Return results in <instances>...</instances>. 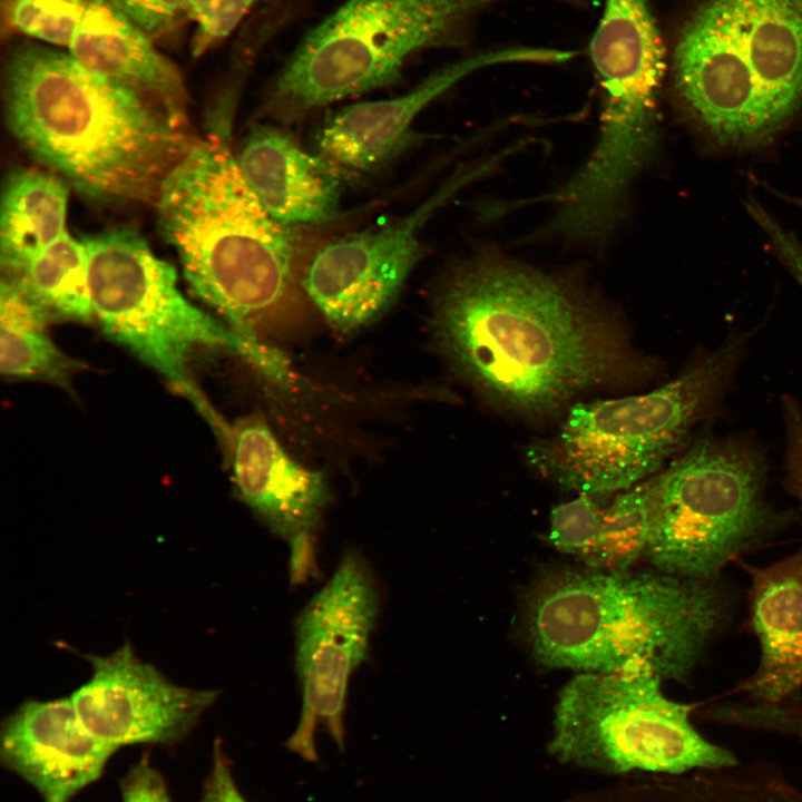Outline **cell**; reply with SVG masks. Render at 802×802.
<instances>
[{
  "mask_svg": "<svg viewBox=\"0 0 802 802\" xmlns=\"http://www.w3.org/2000/svg\"><path fill=\"white\" fill-rule=\"evenodd\" d=\"M149 37L172 28L188 14L189 0H107Z\"/></svg>",
  "mask_w": 802,
  "mask_h": 802,
  "instance_id": "29",
  "label": "cell"
},
{
  "mask_svg": "<svg viewBox=\"0 0 802 802\" xmlns=\"http://www.w3.org/2000/svg\"><path fill=\"white\" fill-rule=\"evenodd\" d=\"M4 101L18 141L96 199L155 204L196 143L151 98L43 46L11 55Z\"/></svg>",
  "mask_w": 802,
  "mask_h": 802,
  "instance_id": "2",
  "label": "cell"
},
{
  "mask_svg": "<svg viewBox=\"0 0 802 802\" xmlns=\"http://www.w3.org/2000/svg\"><path fill=\"white\" fill-rule=\"evenodd\" d=\"M67 49L89 70L151 98L183 121L186 92L178 70L107 0L90 1Z\"/></svg>",
  "mask_w": 802,
  "mask_h": 802,
  "instance_id": "19",
  "label": "cell"
},
{
  "mask_svg": "<svg viewBox=\"0 0 802 802\" xmlns=\"http://www.w3.org/2000/svg\"><path fill=\"white\" fill-rule=\"evenodd\" d=\"M236 163L267 214L287 224H316L340 207L339 167L305 151L288 134L272 126L255 128Z\"/></svg>",
  "mask_w": 802,
  "mask_h": 802,
  "instance_id": "18",
  "label": "cell"
},
{
  "mask_svg": "<svg viewBox=\"0 0 802 802\" xmlns=\"http://www.w3.org/2000/svg\"><path fill=\"white\" fill-rule=\"evenodd\" d=\"M792 202L796 203L798 205L802 206V199L792 198Z\"/></svg>",
  "mask_w": 802,
  "mask_h": 802,
  "instance_id": "34",
  "label": "cell"
},
{
  "mask_svg": "<svg viewBox=\"0 0 802 802\" xmlns=\"http://www.w3.org/2000/svg\"><path fill=\"white\" fill-rule=\"evenodd\" d=\"M430 326L458 375L490 403L526 417L551 415L583 392L649 368L588 292L490 253L448 271Z\"/></svg>",
  "mask_w": 802,
  "mask_h": 802,
  "instance_id": "1",
  "label": "cell"
},
{
  "mask_svg": "<svg viewBox=\"0 0 802 802\" xmlns=\"http://www.w3.org/2000/svg\"><path fill=\"white\" fill-rule=\"evenodd\" d=\"M91 0H9L8 20L18 32L68 48Z\"/></svg>",
  "mask_w": 802,
  "mask_h": 802,
  "instance_id": "26",
  "label": "cell"
},
{
  "mask_svg": "<svg viewBox=\"0 0 802 802\" xmlns=\"http://www.w3.org/2000/svg\"><path fill=\"white\" fill-rule=\"evenodd\" d=\"M728 600L717 579L656 569L556 570L529 595L527 638L549 668L686 682L724 624Z\"/></svg>",
  "mask_w": 802,
  "mask_h": 802,
  "instance_id": "3",
  "label": "cell"
},
{
  "mask_svg": "<svg viewBox=\"0 0 802 802\" xmlns=\"http://www.w3.org/2000/svg\"><path fill=\"white\" fill-rule=\"evenodd\" d=\"M200 802H248L237 786L232 763L219 739L214 743L213 764L203 786Z\"/></svg>",
  "mask_w": 802,
  "mask_h": 802,
  "instance_id": "33",
  "label": "cell"
},
{
  "mask_svg": "<svg viewBox=\"0 0 802 802\" xmlns=\"http://www.w3.org/2000/svg\"><path fill=\"white\" fill-rule=\"evenodd\" d=\"M224 444L238 498L290 546L292 581L314 576V536L331 500L323 475L287 454L258 417L229 427Z\"/></svg>",
  "mask_w": 802,
  "mask_h": 802,
  "instance_id": "14",
  "label": "cell"
},
{
  "mask_svg": "<svg viewBox=\"0 0 802 802\" xmlns=\"http://www.w3.org/2000/svg\"><path fill=\"white\" fill-rule=\"evenodd\" d=\"M123 802H173L165 779L141 756L119 781Z\"/></svg>",
  "mask_w": 802,
  "mask_h": 802,
  "instance_id": "30",
  "label": "cell"
},
{
  "mask_svg": "<svg viewBox=\"0 0 802 802\" xmlns=\"http://www.w3.org/2000/svg\"><path fill=\"white\" fill-rule=\"evenodd\" d=\"M651 802H802V792L783 779L736 766L662 779Z\"/></svg>",
  "mask_w": 802,
  "mask_h": 802,
  "instance_id": "24",
  "label": "cell"
},
{
  "mask_svg": "<svg viewBox=\"0 0 802 802\" xmlns=\"http://www.w3.org/2000/svg\"><path fill=\"white\" fill-rule=\"evenodd\" d=\"M89 679L70 696L85 726L120 749L174 745L184 740L218 696L172 683L136 656L129 643L109 655H89Z\"/></svg>",
  "mask_w": 802,
  "mask_h": 802,
  "instance_id": "13",
  "label": "cell"
},
{
  "mask_svg": "<svg viewBox=\"0 0 802 802\" xmlns=\"http://www.w3.org/2000/svg\"><path fill=\"white\" fill-rule=\"evenodd\" d=\"M379 597L364 558L349 550L296 619L295 668L302 703L299 723L285 747L304 761L319 760V727L327 732L339 750L345 749L349 681L366 658Z\"/></svg>",
  "mask_w": 802,
  "mask_h": 802,
  "instance_id": "10",
  "label": "cell"
},
{
  "mask_svg": "<svg viewBox=\"0 0 802 802\" xmlns=\"http://www.w3.org/2000/svg\"><path fill=\"white\" fill-rule=\"evenodd\" d=\"M193 292L243 340L294 321L305 293L296 245L246 183L225 139L196 141L155 203Z\"/></svg>",
  "mask_w": 802,
  "mask_h": 802,
  "instance_id": "4",
  "label": "cell"
},
{
  "mask_svg": "<svg viewBox=\"0 0 802 802\" xmlns=\"http://www.w3.org/2000/svg\"><path fill=\"white\" fill-rule=\"evenodd\" d=\"M118 749L96 737L71 697L26 700L0 727V761L43 802H70L100 779Z\"/></svg>",
  "mask_w": 802,
  "mask_h": 802,
  "instance_id": "16",
  "label": "cell"
},
{
  "mask_svg": "<svg viewBox=\"0 0 802 802\" xmlns=\"http://www.w3.org/2000/svg\"><path fill=\"white\" fill-rule=\"evenodd\" d=\"M646 672L578 673L560 691L547 750L560 764L606 775H681L737 765L703 736L692 706L667 697Z\"/></svg>",
  "mask_w": 802,
  "mask_h": 802,
  "instance_id": "7",
  "label": "cell"
},
{
  "mask_svg": "<svg viewBox=\"0 0 802 802\" xmlns=\"http://www.w3.org/2000/svg\"><path fill=\"white\" fill-rule=\"evenodd\" d=\"M506 1L346 0L306 35L272 98L303 111L391 85L413 55L462 46L475 19Z\"/></svg>",
  "mask_w": 802,
  "mask_h": 802,
  "instance_id": "8",
  "label": "cell"
},
{
  "mask_svg": "<svg viewBox=\"0 0 802 802\" xmlns=\"http://www.w3.org/2000/svg\"><path fill=\"white\" fill-rule=\"evenodd\" d=\"M764 463L744 440L702 437L646 479L645 559L666 574L717 579L731 560L779 526L781 517L764 498Z\"/></svg>",
  "mask_w": 802,
  "mask_h": 802,
  "instance_id": "6",
  "label": "cell"
},
{
  "mask_svg": "<svg viewBox=\"0 0 802 802\" xmlns=\"http://www.w3.org/2000/svg\"><path fill=\"white\" fill-rule=\"evenodd\" d=\"M651 538V509L645 481L618 492L602 507L596 544L586 567L625 570L645 558Z\"/></svg>",
  "mask_w": 802,
  "mask_h": 802,
  "instance_id": "25",
  "label": "cell"
},
{
  "mask_svg": "<svg viewBox=\"0 0 802 802\" xmlns=\"http://www.w3.org/2000/svg\"><path fill=\"white\" fill-rule=\"evenodd\" d=\"M749 213L769 236L772 246L802 286V243L784 229L760 204L747 203Z\"/></svg>",
  "mask_w": 802,
  "mask_h": 802,
  "instance_id": "31",
  "label": "cell"
},
{
  "mask_svg": "<svg viewBox=\"0 0 802 802\" xmlns=\"http://www.w3.org/2000/svg\"><path fill=\"white\" fill-rule=\"evenodd\" d=\"M18 281L51 317L88 321L94 317L87 248L68 233L13 273Z\"/></svg>",
  "mask_w": 802,
  "mask_h": 802,
  "instance_id": "23",
  "label": "cell"
},
{
  "mask_svg": "<svg viewBox=\"0 0 802 802\" xmlns=\"http://www.w3.org/2000/svg\"><path fill=\"white\" fill-rule=\"evenodd\" d=\"M574 57L573 50L529 46L467 56L430 74L399 97L358 102L335 113L319 134L321 156L340 169H373L407 148L415 137L412 125L419 114L471 72L498 63H564Z\"/></svg>",
  "mask_w": 802,
  "mask_h": 802,
  "instance_id": "15",
  "label": "cell"
},
{
  "mask_svg": "<svg viewBox=\"0 0 802 802\" xmlns=\"http://www.w3.org/2000/svg\"><path fill=\"white\" fill-rule=\"evenodd\" d=\"M261 0H189L188 16L196 26L193 55L198 57L223 40Z\"/></svg>",
  "mask_w": 802,
  "mask_h": 802,
  "instance_id": "28",
  "label": "cell"
},
{
  "mask_svg": "<svg viewBox=\"0 0 802 802\" xmlns=\"http://www.w3.org/2000/svg\"><path fill=\"white\" fill-rule=\"evenodd\" d=\"M769 105L783 127L802 104V0H731Z\"/></svg>",
  "mask_w": 802,
  "mask_h": 802,
  "instance_id": "20",
  "label": "cell"
},
{
  "mask_svg": "<svg viewBox=\"0 0 802 802\" xmlns=\"http://www.w3.org/2000/svg\"><path fill=\"white\" fill-rule=\"evenodd\" d=\"M68 188L55 175L16 169L3 184L0 218L2 273H13L65 235Z\"/></svg>",
  "mask_w": 802,
  "mask_h": 802,
  "instance_id": "21",
  "label": "cell"
},
{
  "mask_svg": "<svg viewBox=\"0 0 802 802\" xmlns=\"http://www.w3.org/2000/svg\"><path fill=\"white\" fill-rule=\"evenodd\" d=\"M468 179L454 175L407 216L338 237L313 255L302 287L336 336L354 334L392 305L421 258L424 223Z\"/></svg>",
  "mask_w": 802,
  "mask_h": 802,
  "instance_id": "12",
  "label": "cell"
},
{
  "mask_svg": "<svg viewBox=\"0 0 802 802\" xmlns=\"http://www.w3.org/2000/svg\"><path fill=\"white\" fill-rule=\"evenodd\" d=\"M786 436V485L790 492L802 503V409L792 399L783 400Z\"/></svg>",
  "mask_w": 802,
  "mask_h": 802,
  "instance_id": "32",
  "label": "cell"
},
{
  "mask_svg": "<svg viewBox=\"0 0 802 802\" xmlns=\"http://www.w3.org/2000/svg\"><path fill=\"white\" fill-rule=\"evenodd\" d=\"M672 78L686 114L720 144L759 145L782 128L731 0H702L683 19L673 42Z\"/></svg>",
  "mask_w": 802,
  "mask_h": 802,
  "instance_id": "11",
  "label": "cell"
},
{
  "mask_svg": "<svg viewBox=\"0 0 802 802\" xmlns=\"http://www.w3.org/2000/svg\"><path fill=\"white\" fill-rule=\"evenodd\" d=\"M747 570L750 618L761 654L755 671L737 688L760 704L801 698L802 548L766 567Z\"/></svg>",
  "mask_w": 802,
  "mask_h": 802,
  "instance_id": "17",
  "label": "cell"
},
{
  "mask_svg": "<svg viewBox=\"0 0 802 802\" xmlns=\"http://www.w3.org/2000/svg\"><path fill=\"white\" fill-rule=\"evenodd\" d=\"M599 498L579 495L551 510L548 540L559 551L585 561L591 552L599 530Z\"/></svg>",
  "mask_w": 802,
  "mask_h": 802,
  "instance_id": "27",
  "label": "cell"
},
{
  "mask_svg": "<svg viewBox=\"0 0 802 802\" xmlns=\"http://www.w3.org/2000/svg\"><path fill=\"white\" fill-rule=\"evenodd\" d=\"M82 241L92 314L104 332L162 374L224 437L228 426L193 381L189 363L202 349L239 354L237 335L182 294L175 268L136 232L111 228Z\"/></svg>",
  "mask_w": 802,
  "mask_h": 802,
  "instance_id": "9",
  "label": "cell"
},
{
  "mask_svg": "<svg viewBox=\"0 0 802 802\" xmlns=\"http://www.w3.org/2000/svg\"><path fill=\"white\" fill-rule=\"evenodd\" d=\"M52 317L14 278L2 275L0 288V368L10 379L37 380L71 390L86 368L61 351L47 332Z\"/></svg>",
  "mask_w": 802,
  "mask_h": 802,
  "instance_id": "22",
  "label": "cell"
},
{
  "mask_svg": "<svg viewBox=\"0 0 802 802\" xmlns=\"http://www.w3.org/2000/svg\"><path fill=\"white\" fill-rule=\"evenodd\" d=\"M736 336L644 394L573 404L559 429L527 449L564 488L603 498L654 475L726 391L745 348Z\"/></svg>",
  "mask_w": 802,
  "mask_h": 802,
  "instance_id": "5",
  "label": "cell"
}]
</instances>
